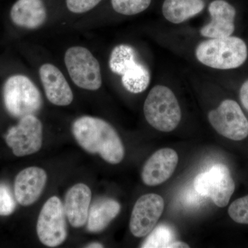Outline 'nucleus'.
Masks as SVG:
<instances>
[{"mask_svg":"<svg viewBox=\"0 0 248 248\" xmlns=\"http://www.w3.org/2000/svg\"><path fill=\"white\" fill-rule=\"evenodd\" d=\"M72 133L78 144L87 153L99 154L111 164H120L123 160V143L115 129L105 120L83 116L73 122Z\"/></svg>","mask_w":248,"mask_h":248,"instance_id":"f257e3e1","label":"nucleus"},{"mask_svg":"<svg viewBox=\"0 0 248 248\" xmlns=\"http://www.w3.org/2000/svg\"><path fill=\"white\" fill-rule=\"evenodd\" d=\"M198 61L215 69L239 68L248 58V48L244 40L237 37L210 38L201 42L195 50Z\"/></svg>","mask_w":248,"mask_h":248,"instance_id":"f03ea898","label":"nucleus"},{"mask_svg":"<svg viewBox=\"0 0 248 248\" xmlns=\"http://www.w3.org/2000/svg\"><path fill=\"white\" fill-rule=\"evenodd\" d=\"M143 112L148 123L161 132L172 131L182 120V110L172 90L162 85L151 89L145 101Z\"/></svg>","mask_w":248,"mask_h":248,"instance_id":"7ed1b4c3","label":"nucleus"},{"mask_svg":"<svg viewBox=\"0 0 248 248\" xmlns=\"http://www.w3.org/2000/svg\"><path fill=\"white\" fill-rule=\"evenodd\" d=\"M3 100L8 112L16 118L33 115L40 110V91L28 77L16 75L8 78L3 87Z\"/></svg>","mask_w":248,"mask_h":248,"instance_id":"20e7f679","label":"nucleus"},{"mask_svg":"<svg viewBox=\"0 0 248 248\" xmlns=\"http://www.w3.org/2000/svg\"><path fill=\"white\" fill-rule=\"evenodd\" d=\"M65 64L74 84L89 91H97L102 85L99 62L84 47L73 46L65 53Z\"/></svg>","mask_w":248,"mask_h":248,"instance_id":"39448f33","label":"nucleus"},{"mask_svg":"<svg viewBox=\"0 0 248 248\" xmlns=\"http://www.w3.org/2000/svg\"><path fill=\"white\" fill-rule=\"evenodd\" d=\"M66 215L61 200L52 197L42 207L37 223V234L42 244L55 248L66 241Z\"/></svg>","mask_w":248,"mask_h":248,"instance_id":"423d86ee","label":"nucleus"},{"mask_svg":"<svg viewBox=\"0 0 248 248\" xmlns=\"http://www.w3.org/2000/svg\"><path fill=\"white\" fill-rule=\"evenodd\" d=\"M194 187L200 195L210 197L220 208L226 207L234 193L235 184L230 170L223 164H215L195 177Z\"/></svg>","mask_w":248,"mask_h":248,"instance_id":"0eeeda50","label":"nucleus"},{"mask_svg":"<svg viewBox=\"0 0 248 248\" xmlns=\"http://www.w3.org/2000/svg\"><path fill=\"white\" fill-rule=\"evenodd\" d=\"M208 120L215 130L225 138L241 141L248 136V120L237 102L226 99L208 113Z\"/></svg>","mask_w":248,"mask_h":248,"instance_id":"6e6552de","label":"nucleus"},{"mask_svg":"<svg viewBox=\"0 0 248 248\" xmlns=\"http://www.w3.org/2000/svg\"><path fill=\"white\" fill-rule=\"evenodd\" d=\"M8 146L17 156H28L41 149L43 142V126L35 115L20 118L19 123L11 127L5 137Z\"/></svg>","mask_w":248,"mask_h":248,"instance_id":"1a4fd4ad","label":"nucleus"},{"mask_svg":"<svg viewBox=\"0 0 248 248\" xmlns=\"http://www.w3.org/2000/svg\"><path fill=\"white\" fill-rule=\"evenodd\" d=\"M164 200L156 194L141 196L134 205L130 230L135 237L141 238L154 229L164 210Z\"/></svg>","mask_w":248,"mask_h":248,"instance_id":"9d476101","label":"nucleus"},{"mask_svg":"<svg viewBox=\"0 0 248 248\" xmlns=\"http://www.w3.org/2000/svg\"><path fill=\"white\" fill-rule=\"evenodd\" d=\"M179 157L171 148L155 152L143 166L141 179L147 186H156L169 179L177 168Z\"/></svg>","mask_w":248,"mask_h":248,"instance_id":"9b49d317","label":"nucleus"},{"mask_svg":"<svg viewBox=\"0 0 248 248\" xmlns=\"http://www.w3.org/2000/svg\"><path fill=\"white\" fill-rule=\"evenodd\" d=\"M47 182L45 170L38 167H29L22 170L16 178L14 184L15 197L23 206H29L40 198Z\"/></svg>","mask_w":248,"mask_h":248,"instance_id":"f8f14e48","label":"nucleus"},{"mask_svg":"<svg viewBox=\"0 0 248 248\" xmlns=\"http://www.w3.org/2000/svg\"><path fill=\"white\" fill-rule=\"evenodd\" d=\"M211 20L200 30L201 35L208 38H220L232 35L235 29L236 10L225 0H215L209 5Z\"/></svg>","mask_w":248,"mask_h":248,"instance_id":"ddd939ff","label":"nucleus"},{"mask_svg":"<svg viewBox=\"0 0 248 248\" xmlns=\"http://www.w3.org/2000/svg\"><path fill=\"white\" fill-rule=\"evenodd\" d=\"M39 73L49 102L58 107H66L71 104L73 91L58 68L50 63H45L40 67Z\"/></svg>","mask_w":248,"mask_h":248,"instance_id":"4468645a","label":"nucleus"},{"mask_svg":"<svg viewBox=\"0 0 248 248\" xmlns=\"http://www.w3.org/2000/svg\"><path fill=\"white\" fill-rule=\"evenodd\" d=\"M91 199V189L84 184H76L67 192L63 208L73 228H81L87 223Z\"/></svg>","mask_w":248,"mask_h":248,"instance_id":"2eb2a0df","label":"nucleus"},{"mask_svg":"<svg viewBox=\"0 0 248 248\" xmlns=\"http://www.w3.org/2000/svg\"><path fill=\"white\" fill-rule=\"evenodd\" d=\"M10 16L15 25L31 30L42 27L47 17L43 0H17Z\"/></svg>","mask_w":248,"mask_h":248,"instance_id":"dca6fc26","label":"nucleus"},{"mask_svg":"<svg viewBox=\"0 0 248 248\" xmlns=\"http://www.w3.org/2000/svg\"><path fill=\"white\" fill-rule=\"evenodd\" d=\"M121 205L113 199L102 197L94 201L90 207L87 229L98 233L105 230L120 213Z\"/></svg>","mask_w":248,"mask_h":248,"instance_id":"f3484780","label":"nucleus"},{"mask_svg":"<svg viewBox=\"0 0 248 248\" xmlns=\"http://www.w3.org/2000/svg\"><path fill=\"white\" fill-rule=\"evenodd\" d=\"M205 6L203 0H165L164 17L173 24H181L200 14Z\"/></svg>","mask_w":248,"mask_h":248,"instance_id":"a211bd4d","label":"nucleus"},{"mask_svg":"<svg viewBox=\"0 0 248 248\" xmlns=\"http://www.w3.org/2000/svg\"><path fill=\"white\" fill-rule=\"evenodd\" d=\"M122 82L129 92L138 94L146 91L151 82V73L148 67L138 62L122 76Z\"/></svg>","mask_w":248,"mask_h":248,"instance_id":"6ab92c4d","label":"nucleus"},{"mask_svg":"<svg viewBox=\"0 0 248 248\" xmlns=\"http://www.w3.org/2000/svg\"><path fill=\"white\" fill-rule=\"evenodd\" d=\"M138 62V54L135 48L131 46L121 45L115 46L111 52L109 67L112 73L122 76Z\"/></svg>","mask_w":248,"mask_h":248,"instance_id":"aec40b11","label":"nucleus"},{"mask_svg":"<svg viewBox=\"0 0 248 248\" xmlns=\"http://www.w3.org/2000/svg\"><path fill=\"white\" fill-rule=\"evenodd\" d=\"M151 232L141 248H169L170 245L177 241L171 228L166 226H159Z\"/></svg>","mask_w":248,"mask_h":248,"instance_id":"412c9836","label":"nucleus"},{"mask_svg":"<svg viewBox=\"0 0 248 248\" xmlns=\"http://www.w3.org/2000/svg\"><path fill=\"white\" fill-rule=\"evenodd\" d=\"M152 0H111L112 8L118 14L134 16L149 7Z\"/></svg>","mask_w":248,"mask_h":248,"instance_id":"4be33fe9","label":"nucleus"},{"mask_svg":"<svg viewBox=\"0 0 248 248\" xmlns=\"http://www.w3.org/2000/svg\"><path fill=\"white\" fill-rule=\"evenodd\" d=\"M232 219L241 224H248V195L235 200L228 209Z\"/></svg>","mask_w":248,"mask_h":248,"instance_id":"5701e85b","label":"nucleus"},{"mask_svg":"<svg viewBox=\"0 0 248 248\" xmlns=\"http://www.w3.org/2000/svg\"><path fill=\"white\" fill-rule=\"evenodd\" d=\"M16 208L14 196L9 186L0 184V216H9Z\"/></svg>","mask_w":248,"mask_h":248,"instance_id":"b1692460","label":"nucleus"},{"mask_svg":"<svg viewBox=\"0 0 248 248\" xmlns=\"http://www.w3.org/2000/svg\"><path fill=\"white\" fill-rule=\"evenodd\" d=\"M102 0H66L68 10L74 14H84L95 7Z\"/></svg>","mask_w":248,"mask_h":248,"instance_id":"393cba45","label":"nucleus"},{"mask_svg":"<svg viewBox=\"0 0 248 248\" xmlns=\"http://www.w3.org/2000/svg\"><path fill=\"white\" fill-rule=\"evenodd\" d=\"M240 99L242 105L248 111V79L240 89Z\"/></svg>","mask_w":248,"mask_h":248,"instance_id":"a878e982","label":"nucleus"},{"mask_svg":"<svg viewBox=\"0 0 248 248\" xmlns=\"http://www.w3.org/2000/svg\"><path fill=\"white\" fill-rule=\"evenodd\" d=\"M86 248H104L102 244H99V243H92V244L88 245Z\"/></svg>","mask_w":248,"mask_h":248,"instance_id":"bb28decb","label":"nucleus"}]
</instances>
